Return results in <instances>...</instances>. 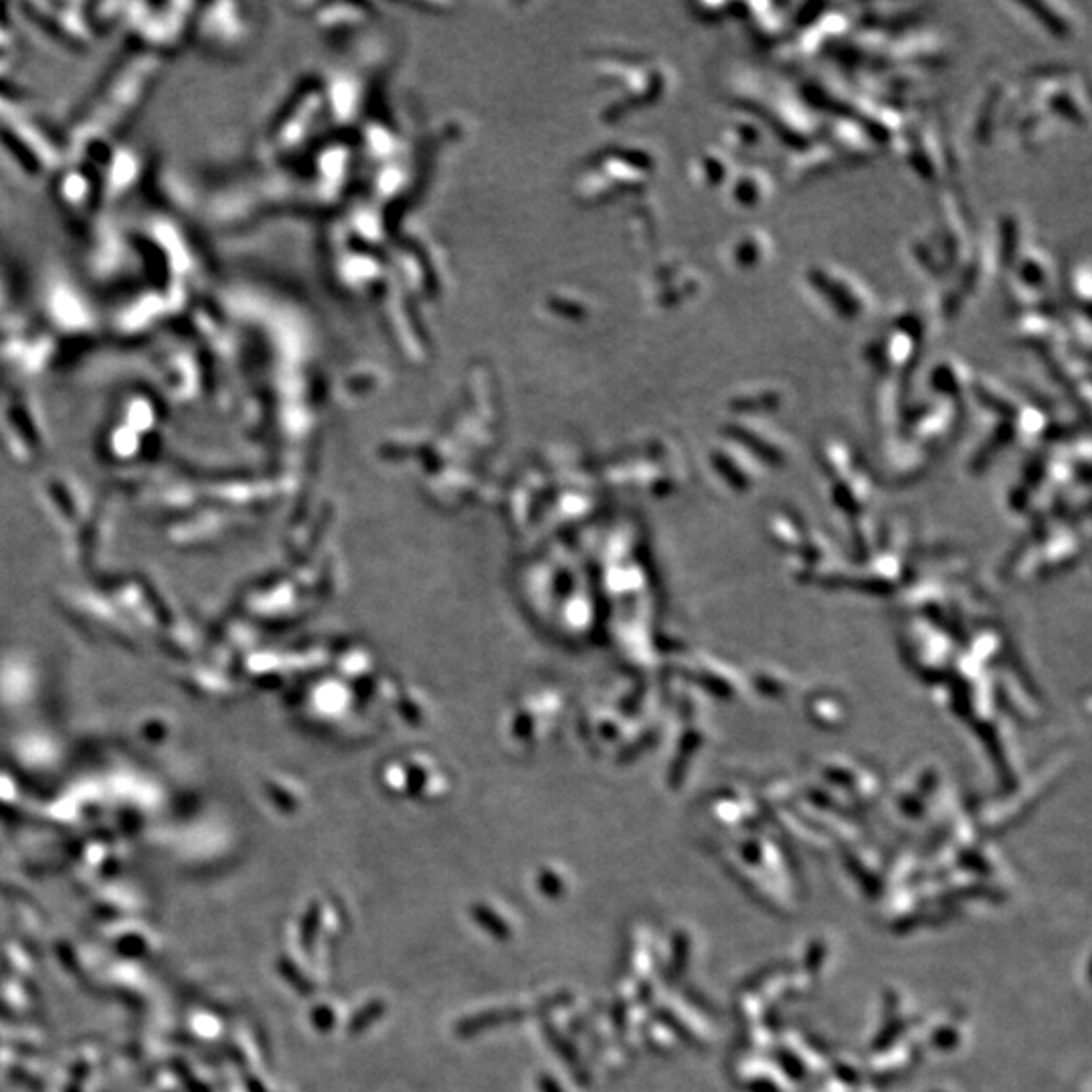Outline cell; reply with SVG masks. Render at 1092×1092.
<instances>
[{
  "label": "cell",
  "instance_id": "277c9868",
  "mask_svg": "<svg viewBox=\"0 0 1092 1092\" xmlns=\"http://www.w3.org/2000/svg\"><path fill=\"white\" fill-rule=\"evenodd\" d=\"M1015 269H1018V282L1022 283L1026 292H1040L1042 285H1046L1050 280L1048 262H1046V257L1042 253L1022 255Z\"/></svg>",
  "mask_w": 1092,
  "mask_h": 1092
},
{
  "label": "cell",
  "instance_id": "8992f818",
  "mask_svg": "<svg viewBox=\"0 0 1092 1092\" xmlns=\"http://www.w3.org/2000/svg\"><path fill=\"white\" fill-rule=\"evenodd\" d=\"M724 140L731 144H740L745 148H755V144L761 140V132H758L751 121H737V124L726 130Z\"/></svg>",
  "mask_w": 1092,
  "mask_h": 1092
},
{
  "label": "cell",
  "instance_id": "6da1fadb",
  "mask_svg": "<svg viewBox=\"0 0 1092 1092\" xmlns=\"http://www.w3.org/2000/svg\"><path fill=\"white\" fill-rule=\"evenodd\" d=\"M808 280L813 290H817V294L829 303L831 310H836L842 318H858L868 310L866 294L862 292V287L852 278L844 276V273L817 265L810 269Z\"/></svg>",
  "mask_w": 1092,
  "mask_h": 1092
},
{
  "label": "cell",
  "instance_id": "7a4b0ae2",
  "mask_svg": "<svg viewBox=\"0 0 1092 1092\" xmlns=\"http://www.w3.org/2000/svg\"><path fill=\"white\" fill-rule=\"evenodd\" d=\"M767 187H769L767 173L763 169H756L755 166V169H749V171L735 176L733 189H731V199L738 207H747V209L756 207L758 203H763Z\"/></svg>",
  "mask_w": 1092,
  "mask_h": 1092
},
{
  "label": "cell",
  "instance_id": "3957f363",
  "mask_svg": "<svg viewBox=\"0 0 1092 1092\" xmlns=\"http://www.w3.org/2000/svg\"><path fill=\"white\" fill-rule=\"evenodd\" d=\"M769 253L767 235L761 231H753L747 235H740L731 247V262L738 269H753L758 264L765 262Z\"/></svg>",
  "mask_w": 1092,
  "mask_h": 1092
},
{
  "label": "cell",
  "instance_id": "5b68a950",
  "mask_svg": "<svg viewBox=\"0 0 1092 1092\" xmlns=\"http://www.w3.org/2000/svg\"><path fill=\"white\" fill-rule=\"evenodd\" d=\"M1022 9L1034 12L1036 19H1038L1046 28H1048L1050 35H1054L1056 39L1068 37V33H1070L1068 21H1066L1065 17H1062V14L1058 17V14L1052 10V7H1048V5H1024Z\"/></svg>",
  "mask_w": 1092,
  "mask_h": 1092
}]
</instances>
